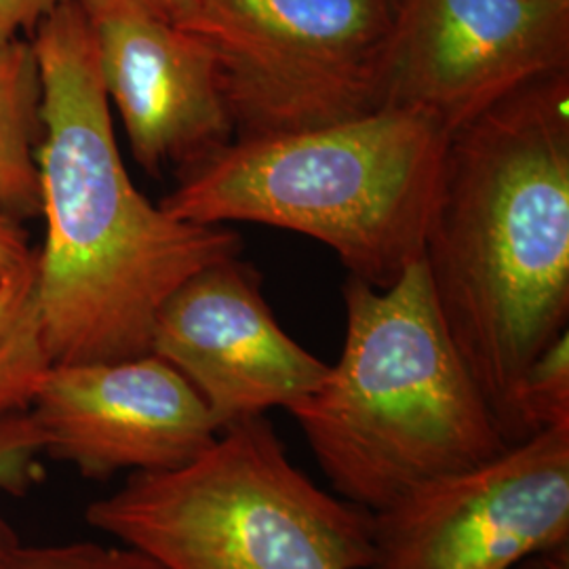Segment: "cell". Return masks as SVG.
<instances>
[{
	"mask_svg": "<svg viewBox=\"0 0 569 569\" xmlns=\"http://www.w3.org/2000/svg\"><path fill=\"white\" fill-rule=\"evenodd\" d=\"M397 0H204L237 140L355 121L387 106Z\"/></svg>",
	"mask_w": 569,
	"mask_h": 569,
	"instance_id": "6",
	"label": "cell"
},
{
	"mask_svg": "<svg viewBox=\"0 0 569 569\" xmlns=\"http://www.w3.org/2000/svg\"><path fill=\"white\" fill-rule=\"evenodd\" d=\"M512 411L517 443L549 428L569 427V331L526 369L515 390Z\"/></svg>",
	"mask_w": 569,
	"mask_h": 569,
	"instance_id": "14",
	"label": "cell"
},
{
	"mask_svg": "<svg viewBox=\"0 0 569 569\" xmlns=\"http://www.w3.org/2000/svg\"><path fill=\"white\" fill-rule=\"evenodd\" d=\"M42 456L87 479L176 470L220 430L201 395L154 352L98 363H51L28 407Z\"/></svg>",
	"mask_w": 569,
	"mask_h": 569,
	"instance_id": "9",
	"label": "cell"
},
{
	"mask_svg": "<svg viewBox=\"0 0 569 569\" xmlns=\"http://www.w3.org/2000/svg\"><path fill=\"white\" fill-rule=\"evenodd\" d=\"M371 515L367 569H515L569 547V427L437 477Z\"/></svg>",
	"mask_w": 569,
	"mask_h": 569,
	"instance_id": "7",
	"label": "cell"
},
{
	"mask_svg": "<svg viewBox=\"0 0 569 569\" xmlns=\"http://www.w3.org/2000/svg\"><path fill=\"white\" fill-rule=\"evenodd\" d=\"M569 68V0H397L387 106L448 133L515 89Z\"/></svg>",
	"mask_w": 569,
	"mask_h": 569,
	"instance_id": "8",
	"label": "cell"
},
{
	"mask_svg": "<svg viewBox=\"0 0 569 569\" xmlns=\"http://www.w3.org/2000/svg\"><path fill=\"white\" fill-rule=\"evenodd\" d=\"M150 352L176 367L222 432L315 392L329 366L279 326L239 256L188 277L157 312Z\"/></svg>",
	"mask_w": 569,
	"mask_h": 569,
	"instance_id": "10",
	"label": "cell"
},
{
	"mask_svg": "<svg viewBox=\"0 0 569 569\" xmlns=\"http://www.w3.org/2000/svg\"><path fill=\"white\" fill-rule=\"evenodd\" d=\"M41 103L32 42L0 44V213L16 222L41 211Z\"/></svg>",
	"mask_w": 569,
	"mask_h": 569,
	"instance_id": "12",
	"label": "cell"
},
{
	"mask_svg": "<svg viewBox=\"0 0 569 569\" xmlns=\"http://www.w3.org/2000/svg\"><path fill=\"white\" fill-rule=\"evenodd\" d=\"M515 569H569V547L536 555Z\"/></svg>",
	"mask_w": 569,
	"mask_h": 569,
	"instance_id": "20",
	"label": "cell"
},
{
	"mask_svg": "<svg viewBox=\"0 0 569 569\" xmlns=\"http://www.w3.org/2000/svg\"><path fill=\"white\" fill-rule=\"evenodd\" d=\"M425 264L451 342L517 446V385L568 331L569 68L449 133Z\"/></svg>",
	"mask_w": 569,
	"mask_h": 569,
	"instance_id": "2",
	"label": "cell"
},
{
	"mask_svg": "<svg viewBox=\"0 0 569 569\" xmlns=\"http://www.w3.org/2000/svg\"><path fill=\"white\" fill-rule=\"evenodd\" d=\"M84 521L164 569H367L373 515L296 467L266 416L192 462L133 472Z\"/></svg>",
	"mask_w": 569,
	"mask_h": 569,
	"instance_id": "5",
	"label": "cell"
},
{
	"mask_svg": "<svg viewBox=\"0 0 569 569\" xmlns=\"http://www.w3.org/2000/svg\"><path fill=\"white\" fill-rule=\"evenodd\" d=\"M152 16L169 21L178 28H188L190 21L197 18L204 0H133Z\"/></svg>",
	"mask_w": 569,
	"mask_h": 569,
	"instance_id": "19",
	"label": "cell"
},
{
	"mask_svg": "<svg viewBox=\"0 0 569 569\" xmlns=\"http://www.w3.org/2000/svg\"><path fill=\"white\" fill-rule=\"evenodd\" d=\"M30 42L42 87L34 291L47 355L51 363L140 357L164 300L204 266L239 256L241 234L178 220L131 182L77 0H63Z\"/></svg>",
	"mask_w": 569,
	"mask_h": 569,
	"instance_id": "1",
	"label": "cell"
},
{
	"mask_svg": "<svg viewBox=\"0 0 569 569\" xmlns=\"http://www.w3.org/2000/svg\"><path fill=\"white\" fill-rule=\"evenodd\" d=\"M42 443L28 409L0 416V491L26 496L42 481ZM20 542L18 531L0 517V550Z\"/></svg>",
	"mask_w": 569,
	"mask_h": 569,
	"instance_id": "15",
	"label": "cell"
},
{
	"mask_svg": "<svg viewBox=\"0 0 569 569\" xmlns=\"http://www.w3.org/2000/svg\"><path fill=\"white\" fill-rule=\"evenodd\" d=\"M0 569H164L142 550L68 542L47 547L13 545L0 550Z\"/></svg>",
	"mask_w": 569,
	"mask_h": 569,
	"instance_id": "16",
	"label": "cell"
},
{
	"mask_svg": "<svg viewBox=\"0 0 569 569\" xmlns=\"http://www.w3.org/2000/svg\"><path fill=\"white\" fill-rule=\"evenodd\" d=\"M336 366L287 409L333 491L369 512L510 448L449 338L427 264L388 289L348 277Z\"/></svg>",
	"mask_w": 569,
	"mask_h": 569,
	"instance_id": "3",
	"label": "cell"
},
{
	"mask_svg": "<svg viewBox=\"0 0 569 569\" xmlns=\"http://www.w3.org/2000/svg\"><path fill=\"white\" fill-rule=\"evenodd\" d=\"M49 366L32 262L0 284V416L30 407Z\"/></svg>",
	"mask_w": 569,
	"mask_h": 569,
	"instance_id": "13",
	"label": "cell"
},
{
	"mask_svg": "<svg viewBox=\"0 0 569 569\" xmlns=\"http://www.w3.org/2000/svg\"><path fill=\"white\" fill-rule=\"evenodd\" d=\"M448 140L439 122L407 108L234 140L161 207L194 224L300 232L331 247L350 277L388 289L425 260Z\"/></svg>",
	"mask_w": 569,
	"mask_h": 569,
	"instance_id": "4",
	"label": "cell"
},
{
	"mask_svg": "<svg viewBox=\"0 0 569 569\" xmlns=\"http://www.w3.org/2000/svg\"><path fill=\"white\" fill-rule=\"evenodd\" d=\"M61 2L63 0H0V44L21 39L23 32H34Z\"/></svg>",
	"mask_w": 569,
	"mask_h": 569,
	"instance_id": "17",
	"label": "cell"
},
{
	"mask_svg": "<svg viewBox=\"0 0 569 569\" xmlns=\"http://www.w3.org/2000/svg\"><path fill=\"white\" fill-rule=\"evenodd\" d=\"M93 32L108 102L133 159L154 178L186 176L234 142L220 70L192 32L133 0H77Z\"/></svg>",
	"mask_w": 569,
	"mask_h": 569,
	"instance_id": "11",
	"label": "cell"
},
{
	"mask_svg": "<svg viewBox=\"0 0 569 569\" xmlns=\"http://www.w3.org/2000/svg\"><path fill=\"white\" fill-rule=\"evenodd\" d=\"M34 251L28 247V241L16 220L0 213V284L23 268L32 266Z\"/></svg>",
	"mask_w": 569,
	"mask_h": 569,
	"instance_id": "18",
	"label": "cell"
}]
</instances>
